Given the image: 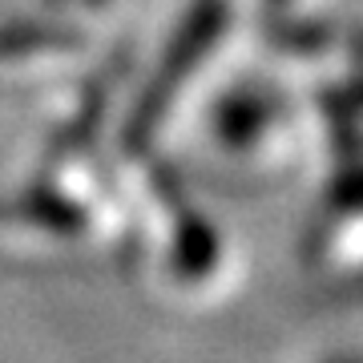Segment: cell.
<instances>
[{"label": "cell", "mask_w": 363, "mask_h": 363, "mask_svg": "<svg viewBox=\"0 0 363 363\" xmlns=\"http://www.w3.org/2000/svg\"><path fill=\"white\" fill-rule=\"evenodd\" d=\"M218 28H222V4L218 0H206V4H198L194 13H190V21H186L182 33H178V45L169 49V61L162 65V73L154 77V85L145 93V101L138 105V113H133L130 138H145V133L154 130L157 113H162V105H166V93H174L178 77L198 61V52H206V45L214 40Z\"/></svg>", "instance_id": "obj_1"}, {"label": "cell", "mask_w": 363, "mask_h": 363, "mask_svg": "<svg viewBox=\"0 0 363 363\" xmlns=\"http://www.w3.org/2000/svg\"><path fill=\"white\" fill-rule=\"evenodd\" d=\"M0 214H4V218H16V222L45 226V230H81V222H85L77 202L52 194V190H28V194H21L16 202H4Z\"/></svg>", "instance_id": "obj_2"}, {"label": "cell", "mask_w": 363, "mask_h": 363, "mask_svg": "<svg viewBox=\"0 0 363 363\" xmlns=\"http://www.w3.org/2000/svg\"><path fill=\"white\" fill-rule=\"evenodd\" d=\"M77 45V33L52 21H9L0 25V57H25V52H49Z\"/></svg>", "instance_id": "obj_3"}]
</instances>
